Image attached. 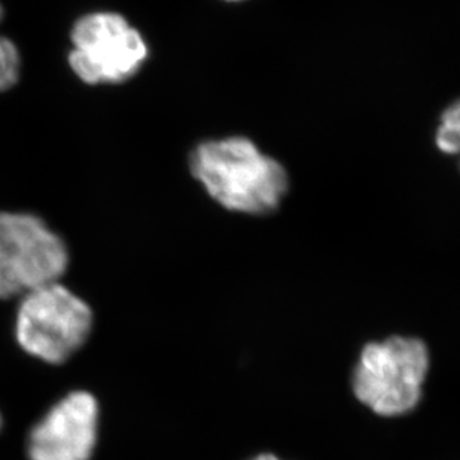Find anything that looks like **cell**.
<instances>
[{
  "label": "cell",
  "mask_w": 460,
  "mask_h": 460,
  "mask_svg": "<svg viewBox=\"0 0 460 460\" xmlns=\"http://www.w3.org/2000/svg\"><path fill=\"white\" fill-rule=\"evenodd\" d=\"M190 170L213 200L233 212L271 213L289 188L285 167L246 137L201 142L190 155Z\"/></svg>",
  "instance_id": "6da1fadb"
},
{
  "label": "cell",
  "mask_w": 460,
  "mask_h": 460,
  "mask_svg": "<svg viewBox=\"0 0 460 460\" xmlns=\"http://www.w3.org/2000/svg\"><path fill=\"white\" fill-rule=\"evenodd\" d=\"M429 369V349L419 337L396 334L369 341L353 368V395L376 416H407L423 400Z\"/></svg>",
  "instance_id": "7a4b0ae2"
},
{
  "label": "cell",
  "mask_w": 460,
  "mask_h": 460,
  "mask_svg": "<svg viewBox=\"0 0 460 460\" xmlns=\"http://www.w3.org/2000/svg\"><path fill=\"white\" fill-rule=\"evenodd\" d=\"M92 330V307L60 282L33 289L18 305V344L47 364H65L87 343Z\"/></svg>",
  "instance_id": "3957f363"
},
{
  "label": "cell",
  "mask_w": 460,
  "mask_h": 460,
  "mask_svg": "<svg viewBox=\"0 0 460 460\" xmlns=\"http://www.w3.org/2000/svg\"><path fill=\"white\" fill-rule=\"evenodd\" d=\"M70 69L88 85L127 83L148 60L146 40L121 13H85L70 31Z\"/></svg>",
  "instance_id": "277c9868"
},
{
  "label": "cell",
  "mask_w": 460,
  "mask_h": 460,
  "mask_svg": "<svg viewBox=\"0 0 460 460\" xmlns=\"http://www.w3.org/2000/svg\"><path fill=\"white\" fill-rule=\"evenodd\" d=\"M67 265L65 240L42 217L0 212V300L58 282Z\"/></svg>",
  "instance_id": "5b68a950"
},
{
  "label": "cell",
  "mask_w": 460,
  "mask_h": 460,
  "mask_svg": "<svg viewBox=\"0 0 460 460\" xmlns=\"http://www.w3.org/2000/svg\"><path fill=\"white\" fill-rule=\"evenodd\" d=\"M99 414V402L92 394L75 391L66 395L31 428L29 460H92Z\"/></svg>",
  "instance_id": "8992f818"
},
{
  "label": "cell",
  "mask_w": 460,
  "mask_h": 460,
  "mask_svg": "<svg viewBox=\"0 0 460 460\" xmlns=\"http://www.w3.org/2000/svg\"><path fill=\"white\" fill-rule=\"evenodd\" d=\"M435 142L441 153L460 155V99L441 115Z\"/></svg>",
  "instance_id": "52a82bcc"
},
{
  "label": "cell",
  "mask_w": 460,
  "mask_h": 460,
  "mask_svg": "<svg viewBox=\"0 0 460 460\" xmlns=\"http://www.w3.org/2000/svg\"><path fill=\"white\" fill-rule=\"evenodd\" d=\"M22 54L17 45L6 36L0 35V93L8 92L20 79Z\"/></svg>",
  "instance_id": "ba28073f"
},
{
  "label": "cell",
  "mask_w": 460,
  "mask_h": 460,
  "mask_svg": "<svg viewBox=\"0 0 460 460\" xmlns=\"http://www.w3.org/2000/svg\"><path fill=\"white\" fill-rule=\"evenodd\" d=\"M249 460H283L280 457L276 456L273 453H260V455H256L252 459Z\"/></svg>",
  "instance_id": "9c48e42d"
},
{
  "label": "cell",
  "mask_w": 460,
  "mask_h": 460,
  "mask_svg": "<svg viewBox=\"0 0 460 460\" xmlns=\"http://www.w3.org/2000/svg\"><path fill=\"white\" fill-rule=\"evenodd\" d=\"M2 18H4V6L0 4V22H2Z\"/></svg>",
  "instance_id": "30bf717a"
},
{
  "label": "cell",
  "mask_w": 460,
  "mask_h": 460,
  "mask_svg": "<svg viewBox=\"0 0 460 460\" xmlns=\"http://www.w3.org/2000/svg\"><path fill=\"white\" fill-rule=\"evenodd\" d=\"M2 426H4V419H2V414H0V429H2Z\"/></svg>",
  "instance_id": "8fae6325"
},
{
  "label": "cell",
  "mask_w": 460,
  "mask_h": 460,
  "mask_svg": "<svg viewBox=\"0 0 460 460\" xmlns=\"http://www.w3.org/2000/svg\"><path fill=\"white\" fill-rule=\"evenodd\" d=\"M230 2H237V0H230Z\"/></svg>",
  "instance_id": "7c38bea8"
}]
</instances>
